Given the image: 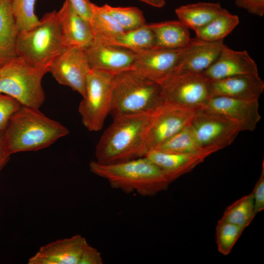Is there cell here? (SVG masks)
I'll use <instances>...</instances> for the list:
<instances>
[{"label":"cell","instance_id":"obj_1","mask_svg":"<svg viewBox=\"0 0 264 264\" xmlns=\"http://www.w3.org/2000/svg\"><path fill=\"white\" fill-rule=\"evenodd\" d=\"M69 133L67 127L47 117L39 108L22 105L3 131V141L12 155L46 148Z\"/></svg>","mask_w":264,"mask_h":264},{"label":"cell","instance_id":"obj_2","mask_svg":"<svg viewBox=\"0 0 264 264\" xmlns=\"http://www.w3.org/2000/svg\"><path fill=\"white\" fill-rule=\"evenodd\" d=\"M157 109L113 118L96 144L95 161L110 164L140 157V149Z\"/></svg>","mask_w":264,"mask_h":264},{"label":"cell","instance_id":"obj_3","mask_svg":"<svg viewBox=\"0 0 264 264\" xmlns=\"http://www.w3.org/2000/svg\"><path fill=\"white\" fill-rule=\"evenodd\" d=\"M90 171L107 180L110 186L127 194L134 192L152 197L166 190L172 183L165 174L146 156L110 164L91 161Z\"/></svg>","mask_w":264,"mask_h":264},{"label":"cell","instance_id":"obj_4","mask_svg":"<svg viewBox=\"0 0 264 264\" xmlns=\"http://www.w3.org/2000/svg\"><path fill=\"white\" fill-rule=\"evenodd\" d=\"M165 103L160 84L132 69L113 75L110 113L112 118L153 111Z\"/></svg>","mask_w":264,"mask_h":264},{"label":"cell","instance_id":"obj_5","mask_svg":"<svg viewBox=\"0 0 264 264\" xmlns=\"http://www.w3.org/2000/svg\"><path fill=\"white\" fill-rule=\"evenodd\" d=\"M65 47L56 11L44 14L39 23L19 32L16 43L17 56L28 65L49 69Z\"/></svg>","mask_w":264,"mask_h":264},{"label":"cell","instance_id":"obj_6","mask_svg":"<svg viewBox=\"0 0 264 264\" xmlns=\"http://www.w3.org/2000/svg\"><path fill=\"white\" fill-rule=\"evenodd\" d=\"M47 72V69L32 66L17 56L0 66V93L22 105L40 108L45 98L42 79Z\"/></svg>","mask_w":264,"mask_h":264},{"label":"cell","instance_id":"obj_7","mask_svg":"<svg viewBox=\"0 0 264 264\" xmlns=\"http://www.w3.org/2000/svg\"><path fill=\"white\" fill-rule=\"evenodd\" d=\"M113 74L91 69L86 83L85 95L78 107L84 127L89 132L101 130L111 105Z\"/></svg>","mask_w":264,"mask_h":264},{"label":"cell","instance_id":"obj_8","mask_svg":"<svg viewBox=\"0 0 264 264\" xmlns=\"http://www.w3.org/2000/svg\"><path fill=\"white\" fill-rule=\"evenodd\" d=\"M189 126L203 149L216 152L231 145L239 133L244 131L237 123L201 109L196 111Z\"/></svg>","mask_w":264,"mask_h":264},{"label":"cell","instance_id":"obj_9","mask_svg":"<svg viewBox=\"0 0 264 264\" xmlns=\"http://www.w3.org/2000/svg\"><path fill=\"white\" fill-rule=\"evenodd\" d=\"M210 83L201 73H184L171 77L162 85L165 102L198 110L212 97Z\"/></svg>","mask_w":264,"mask_h":264},{"label":"cell","instance_id":"obj_10","mask_svg":"<svg viewBox=\"0 0 264 264\" xmlns=\"http://www.w3.org/2000/svg\"><path fill=\"white\" fill-rule=\"evenodd\" d=\"M196 111L166 103L159 108L147 132L140 157L145 156L189 125Z\"/></svg>","mask_w":264,"mask_h":264},{"label":"cell","instance_id":"obj_11","mask_svg":"<svg viewBox=\"0 0 264 264\" xmlns=\"http://www.w3.org/2000/svg\"><path fill=\"white\" fill-rule=\"evenodd\" d=\"M90 69L84 49L66 47L52 63L48 72L59 84L69 87L83 97Z\"/></svg>","mask_w":264,"mask_h":264},{"label":"cell","instance_id":"obj_12","mask_svg":"<svg viewBox=\"0 0 264 264\" xmlns=\"http://www.w3.org/2000/svg\"><path fill=\"white\" fill-rule=\"evenodd\" d=\"M181 50L154 48L136 54L132 70L161 85L175 74Z\"/></svg>","mask_w":264,"mask_h":264},{"label":"cell","instance_id":"obj_13","mask_svg":"<svg viewBox=\"0 0 264 264\" xmlns=\"http://www.w3.org/2000/svg\"><path fill=\"white\" fill-rule=\"evenodd\" d=\"M201 110L233 121L240 124L244 131H253L261 119L259 100L212 96Z\"/></svg>","mask_w":264,"mask_h":264},{"label":"cell","instance_id":"obj_14","mask_svg":"<svg viewBox=\"0 0 264 264\" xmlns=\"http://www.w3.org/2000/svg\"><path fill=\"white\" fill-rule=\"evenodd\" d=\"M91 69L115 74L132 68L136 53L94 38L84 49Z\"/></svg>","mask_w":264,"mask_h":264},{"label":"cell","instance_id":"obj_15","mask_svg":"<svg viewBox=\"0 0 264 264\" xmlns=\"http://www.w3.org/2000/svg\"><path fill=\"white\" fill-rule=\"evenodd\" d=\"M79 234L56 240L40 247L30 258L28 264H79L82 255L88 244Z\"/></svg>","mask_w":264,"mask_h":264},{"label":"cell","instance_id":"obj_16","mask_svg":"<svg viewBox=\"0 0 264 264\" xmlns=\"http://www.w3.org/2000/svg\"><path fill=\"white\" fill-rule=\"evenodd\" d=\"M201 73L209 81L237 75L259 74L257 64L246 51L235 50L224 44L215 61Z\"/></svg>","mask_w":264,"mask_h":264},{"label":"cell","instance_id":"obj_17","mask_svg":"<svg viewBox=\"0 0 264 264\" xmlns=\"http://www.w3.org/2000/svg\"><path fill=\"white\" fill-rule=\"evenodd\" d=\"M223 44V41L208 42L197 37L191 38L182 48L179 63L174 75L202 73L215 61Z\"/></svg>","mask_w":264,"mask_h":264},{"label":"cell","instance_id":"obj_18","mask_svg":"<svg viewBox=\"0 0 264 264\" xmlns=\"http://www.w3.org/2000/svg\"><path fill=\"white\" fill-rule=\"evenodd\" d=\"M64 44L66 47H87L94 40L91 23L78 14L67 0L56 11Z\"/></svg>","mask_w":264,"mask_h":264},{"label":"cell","instance_id":"obj_19","mask_svg":"<svg viewBox=\"0 0 264 264\" xmlns=\"http://www.w3.org/2000/svg\"><path fill=\"white\" fill-rule=\"evenodd\" d=\"M211 96H225L243 100H259L264 82L259 74L241 75L210 81Z\"/></svg>","mask_w":264,"mask_h":264},{"label":"cell","instance_id":"obj_20","mask_svg":"<svg viewBox=\"0 0 264 264\" xmlns=\"http://www.w3.org/2000/svg\"><path fill=\"white\" fill-rule=\"evenodd\" d=\"M214 153L213 151L209 150L200 153L185 154L154 149L150 151L145 156L160 168L172 182L191 172Z\"/></svg>","mask_w":264,"mask_h":264},{"label":"cell","instance_id":"obj_21","mask_svg":"<svg viewBox=\"0 0 264 264\" xmlns=\"http://www.w3.org/2000/svg\"><path fill=\"white\" fill-rule=\"evenodd\" d=\"M148 24L154 36V48L181 49L191 39L189 28L179 20Z\"/></svg>","mask_w":264,"mask_h":264},{"label":"cell","instance_id":"obj_22","mask_svg":"<svg viewBox=\"0 0 264 264\" xmlns=\"http://www.w3.org/2000/svg\"><path fill=\"white\" fill-rule=\"evenodd\" d=\"M10 0H0V66L17 57L19 30Z\"/></svg>","mask_w":264,"mask_h":264},{"label":"cell","instance_id":"obj_23","mask_svg":"<svg viewBox=\"0 0 264 264\" xmlns=\"http://www.w3.org/2000/svg\"><path fill=\"white\" fill-rule=\"evenodd\" d=\"M219 3L198 2L176 8L178 20L194 31L205 26L225 10Z\"/></svg>","mask_w":264,"mask_h":264},{"label":"cell","instance_id":"obj_24","mask_svg":"<svg viewBox=\"0 0 264 264\" xmlns=\"http://www.w3.org/2000/svg\"><path fill=\"white\" fill-rule=\"evenodd\" d=\"M99 40L111 45L129 50L136 54L155 47L154 33L147 23L136 29L124 31L114 38L105 41Z\"/></svg>","mask_w":264,"mask_h":264},{"label":"cell","instance_id":"obj_25","mask_svg":"<svg viewBox=\"0 0 264 264\" xmlns=\"http://www.w3.org/2000/svg\"><path fill=\"white\" fill-rule=\"evenodd\" d=\"M239 23L238 16L225 10L211 22L195 30L196 37L208 42L223 41Z\"/></svg>","mask_w":264,"mask_h":264},{"label":"cell","instance_id":"obj_26","mask_svg":"<svg viewBox=\"0 0 264 264\" xmlns=\"http://www.w3.org/2000/svg\"><path fill=\"white\" fill-rule=\"evenodd\" d=\"M154 149L185 154L200 153L209 150L216 152L214 150L203 149L198 142L189 125Z\"/></svg>","mask_w":264,"mask_h":264},{"label":"cell","instance_id":"obj_27","mask_svg":"<svg viewBox=\"0 0 264 264\" xmlns=\"http://www.w3.org/2000/svg\"><path fill=\"white\" fill-rule=\"evenodd\" d=\"M256 215L251 192L228 206L220 220L245 228L251 223Z\"/></svg>","mask_w":264,"mask_h":264},{"label":"cell","instance_id":"obj_28","mask_svg":"<svg viewBox=\"0 0 264 264\" xmlns=\"http://www.w3.org/2000/svg\"><path fill=\"white\" fill-rule=\"evenodd\" d=\"M92 9L90 23L95 38L105 41L114 38L124 31L117 22L100 6L92 3Z\"/></svg>","mask_w":264,"mask_h":264},{"label":"cell","instance_id":"obj_29","mask_svg":"<svg viewBox=\"0 0 264 264\" xmlns=\"http://www.w3.org/2000/svg\"><path fill=\"white\" fill-rule=\"evenodd\" d=\"M100 7L111 16L124 31L136 29L146 24L143 12L136 7H113L107 4Z\"/></svg>","mask_w":264,"mask_h":264},{"label":"cell","instance_id":"obj_30","mask_svg":"<svg viewBox=\"0 0 264 264\" xmlns=\"http://www.w3.org/2000/svg\"><path fill=\"white\" fill-rule=\"evenodd\" d=\"M36 0H12L13 14L19 32L30 29L36 26L40 20L35 14Z\"/></svg>","mask_w":264,"mask_h":264},{"label":"cell","instance_id":"obj_31","mask_svg":"<svg viewBox=\"0 0 264 264\" xmlns=\"http://www.w3.org/2000/svg\"><path fill=\"white\" fill-rule=\"evenodd\" d=\"M244 229L242 227L220 219L216 228L218 251L223 255H228Z\"/></svg>","mask_w":264,"mask_h":264},{"label":"cell","instance_id":"obj_32","mask_svg":"<svg viewBox=\"0 0 264 264\" xmlns=\"http://www.w3.org/2000/svg\"><path fill=\"white\" fill-rule=\"evenodd\" d=\"M21 106L14 98L0 93V131L5 129L12 115Z\"/></svg>","mask_w":264,"mask_h":264},{"label":"cell","instance_id":"obj_33","mask_svg":"<svg viewBox=\"0 0 264 264\" xmlns=\"http://www.w3.org/2000/svg\"><path fill=\"white\" fill-rule=\"evenodd\" d=\"M256 214L264 209V162L263 161L261 173L252 192Z\"/></svg>","mask_w":264,"mask_h":264},{"label":"cell","instance_id":"obj_34","mask_svg":"<svg viewBox=\"0 0 264 264\" xmlns=\"http://www.w3.org/2000/svg\"><path fill=\"white\" fill-rule=\"evenodd\" d=\"M235 3L254 15L263 17L264 14V0H235Z\"/></svg>","mask_w":264,"mask_h":264},{"label":"cell","instance_id":"obj_35","mask_svg":"<svg viewBox=\"0 0 264 264\" xmlns=\"http://www.w3.org/2000/svg\"><path fill=\"white\" fill-rule=\"evenodd\" d=\"M74 10L90 23L92 15V4L89 0H67Z\"/></svg>","mask_w":264,"mask_h":264},{"label":"cell","instance_id":"obj_36","mask_svg":"<svg viewBox=\"0 0 264 264\" xmlns=\"http://www.w3.org/2000/svg\"><path fill=\"white\" fill-rule=\"evenodd\" d=\"M103 260L101 253L89 244L82 255L79 264H102Z\"/></svg>","mask_w":264,"mask_h":264},{"label":"cell","instance_id":"obj_37","mask_svg":"<svg viewBox=\"0 0 264 264\" xmlns=\"http://www.w3.org/2000/svg\"><path fill=\"white\" fill-rule=\"evenodd\" d=\"M3 131H0V174L2 169L9 160L11 155L8 152L4 144Z\"/></svg>","mask_w":264,"mask_h":264},{"label":"cell","instance_id":"obj_38","mask_svg":"<svg viewBox=\"0 0 264 264\" xmlns=\"http://www.w3.org/2000/svg\"><path fill=\"white\" fill-rule=\"evenodd\" d=\"M143 2L146 3L151 6L160 8L164 6L165 4V0H139Z\"/></svg>","mask_w":264,"mask_h":264},{"label":"cell","instance_id":"obj_39","mask_svg":"<svg viewBox=\"0 0 264 264\" xmlns=\"http://www.w3.org/2000/svg\"></svg>","mask_w":264,"mask_h":264}]
</instances>
